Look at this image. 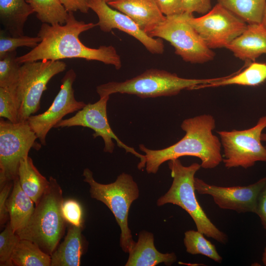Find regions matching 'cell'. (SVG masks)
<instances>
[{
    "label": "cell",
    "mask_w": 266,
    "mask_h": 266,
    "mask_svg": "<svg viewBox=\"0 0 266 266\" xmlns=\"http://www.w3.org/2000/svg\"><path fill=\"white\" fill-rule=\"evenodd\" d=\"M98 26L97 23H86L76 19L73 12H68L64 25H51L42 23L37 33L41 42L30 52L17 57L21 65L40 60L58 61L65 59L79 58L97 61L114 66H122V61L116 49L112 45H101L92 48L83 44L79 35Z\"/></svg>",
    "instance_id": "1"
},
{
    "label": "cell",
    "mask_w": 266,
    "mask_h": 266,
    "mask_svg": "<svg viewBox=\"0 0 266 266\" xmlns=\"http://www.w3.org/2000/svg\"><path fill=\"white\" fill-rule=\"evenodd\" d=\"M215 120L210 114H202L184 120L181 128L185 132L183 138L166 148L153 150L139 145L145 153V168L149 174H155L160 166L170 160L189 156L199 158L201 167L212 169L223 161L221 142L213 133Z\"/></svg>",
    "instance_id": "2"
},
{
    "label": "cell",
    "mask_w": 266,
    "mask_h": 266,
    "mask_svg": "<svg viewBox=\"0 0 266 266\" xmlns=\"http://www.w3.org/2000/svg\"><path fill=\"white\" fill-rule=\"evenodd\" d=\"M63 201L61 186L55 178L50 176L49 185L35 204L27 224L15 233L20 239L33 242L51 256L64 234Z\"/></svg>",
    "instance_id": "3"
},
{
    "label": "cell",
    "mask_w": 266,
    "mask_h": 266,
    "mask_svg": "<svg viewBox=\"0 0 266 266\" xmlns=\"http://www.w3.org/2000/svg\"><path fill=\"white\" fill-rule=\"evenodd\" d=\"M168 162L173 178L172 184L168 191L158 199L157 205L172 203L180 206L190 215L198 231L220 243L226 244L227 235L209 219L196 196L195 175L201 167L200 164L194 163L184 166L178 159Z\"/></svg>",
    "instance_id": "4"
},
{
    "label": "cell",
    "mask_w": 266,
    "mask_h": 266,
    "mask_svg": "<svg viewBox=\"0 0 266 266\" xmlns=\"http://www.w3.org/2000/svg\"><path fill=\"white\" fill-rule=\"evenodd\" d=\"M224 77L184 78L165 70L150 68L124 81H111L100 85L97 87L96 91L100 98L116 93L134 95L143 99L170 97L178 94L183 90H195L198 85L210 83Z\"/></svg>",
    "instance_id": "5"
},
{
    "label": "cell",
    "mask_w": 266,
    "mask_h": 266,
    "mask_svg": "<svg viewBox=\"0 0 266 266\" xmlns=\"http://www.w3.org/2000/svg\"><path fill=\"white\" fill-rule=\"evenodd\" d=\"M83 176L84 181L90 185L91 197L105 204L113 214L121 230L120 247L129 253L135 243L128 226V216L132 203L139 197L137 183L130 174L125 172L107 184L97 182L89 168L84 169Z\"/></svg>",
    "instance_id": "6"
},
{
    "label": "cell",
    "mask_w": 266,
    "mask_h": 266,
    "mask_svg": "<svg viewBox=\"0 0 266 266\" xmlns=\"http://www.w3.org/2000/svg\"><path fill=\"white\" fill-rule=\"evenodd\" d=\"M189 14L184 12L166 16L164 21L147 34L169 42L174 47L175 54L185 62L203 64L213 60L214 52L205 44L189 23Z\"/></svg>",
    "instance_id": "7"
},
{
    "label": "cell",
    "mask_w": 266,
    "mask_h": 266,
    "mask_svg": "<svg viewBox=\"0 0 266 266\" xmlns=\"http://www.w3.org/2000/svg\"><path fill=\"white\" fill-rule=\"evenodd\" d=\"M35 133L27 121L16 123L0 118V185L13 182L18 177L20 161L28 156L32 148L39 150Z\"/></svg>",
    "instance_id": "8"
},
{
    "label": "cell",
    "mask_w": 266,
    "mask_h": 266,
    "mask_svg": "<svg viewBox=\"0 0 266 266\" xmlns=\"http://www.w3.org/2000/svg\"><path fill=\"white\" fill-rule=\"evenodd\" d=\"M66 68V64L61 60H40L21 65L16 88L21 102L19 122L27 121L39 110L41 98L48 83Z\"/></svg>",
    "instance_id": "9"
},
{
    "label": "cell",
    "mask_w": 266,
    "mask_h": 266,
    "mask_svg": "<svg viewBox=\"0 0 266 266\" xmlns=\"http://www.w3.org/2000/svg\"><path fill=\"white\" fill-rule=\"evenodd\" d=\"M266 128L265 116L248 129L218 131L224 150L222 162L225 166L246 169L257 162H266V148L261 143V135Z\"/></svg>",
    "instance_id": "10"
},
{
    "label": "cell",
    "mask_w": 266,
    "mask_h": 266,
    "mask_svg": "<svg viewBox=\"0 0 266 266\" xmlns=\"http://www.w3.org/2000/svg\"><path fill=\"white\" fill-rule=\"evenodd\" d=\"M188 20L211 49L226 48L247 26L244 21L218 3L200 17L189 14Z\"/></svg>",
    "instance_id": "11"
},
{
    "label": "cell",
    "mask_w": 266,
    "mask_h": 266,
    "mask_svg": "<svg viewBox=\"0 0 266 266\" xmlns=\"http://www.w3.org/2000/svg\"><path fill=\"white\" fill-rule=\"evenodd\" d=\"M109 97L106 96L101 97L94 103L86 104L72 117L62 119L55 128L74 126L89 128L94 131L93 134L94 138L100 136L103 139L104 144L103 151L106 153H113L115 147L113 140H115L118 146L123 148L126 153H130L140 159L137 167L141 170L145 167V155L139 154L133 148L123 143L114 133L110 126L107 115V103Z\"/></svg>",
    "instance_id": "12"
},
{
    "label": "cell",
    "mask_w": 266,
    "mask_h": 266,
    "mask_svg": "<svg viewBox=\"0 0 266 266\" xmlns=\"http://www.w3.org/2000/svg\"><path fill=\"white\" fill-rule=\"evenodd\" d=\"M76 78L74 69L67 70L61 80L60 91L49 108L41 114L31 116L27 120L41 145H46L47 133L64 116L78 111L86 104L75 98L73 84Z\"/></svg>",
    "instance_id": "13"
},
{
    "label": "cell",
    "mask_w": 266,
    "mask_h": 266,
    "mask_svg": "<svg viewBox=\"0 0 266 266\" xmlns=\"http://www.w3.org/2000/svg\"><path fill=\"white\" fill-rule=\"evenodd\" d=\"M266 181V176L247 186H218L195 178L196 191L201 195L212 197L214 202L223 209L233 210L238 213H255L258 196Z\"/></svg>",
    "instance_id": "14"
},
{
    "label": "cell",
    "mask_w": 266,
    "mask_h": 266,
    "mask_svg": "<svg viewBox=\"0 0 266 266\" xmlns=\"http://www.w3.org/2000/svg\"><path fill=\"white\" fill-rule=\"evenodd\" d=\"M89 8L97 15L100 30L109 32L116 29L133 36L153 54H162L165 51L163 39L149 36L126 14L114 9L104 0H89Z\"/></svg>",
    "instance_id": "15"
},
{
    "label": "cell",
    "mask_w": 266,
    "mask_h": 266,
    "mask_svg": "<svg viewBox=\"0 0 266 266\" xmlns=\"http://www.w3.org/2000/svg\"><path fill=\"white\" fill-rule=\"evenodd\" d=\"M107 4L131 18L147 34L166 18L155 0H113Z\"/></svg>",
    "instance_id": "16"
},
{
    "label": "cell",
    "mask_w": 266,
    "mask_h": 266,
    "mask_svg": "<svg viewBox=\"0 0 266 266\" xmlns=\"http://www.w3.org/2000/svg\"><path fill=\"white\" fill-rule=\"evenodd\" d=\"M226 48L246 63L255 62L266 54V28L261 23L248 24L245 31Z\"/></svg>",
    "instance_id": "17"
},
{
    "label": "cell",
    "mask_w": 266,
    "mask_h": 266,
    "mask_svg": "<svg viewBox=\"0 0 266 266\" xmlns=\"http://www.w3.org/2000/svg\"><path fill=\"white\" fill-rule=\"evenodd\" d=\"M126 266H154L161 263L171 266L177 260L174 252L162 253L154 245L153 234L142 231L137 241L130 251Z\"/></svg>",
    "instance_id": "18"
},
{
    "label": "cell",
    "mask_w": 266,
    "mask_h": 266,
    "mask_svg": "<svg viewBox=\"0 0 266 266\" xmlns=\"http://www.w3.org/2000/svg\"><path fill=\"white\" fill-rule=\"evenodd\" d=\"M34 203L22 190L18 177L13 181V189L6 203L9 222L15 232L27 224L34 212Z\"/></svg>",
    "instance_id": "19"
},
{
    "label": "cell",
    "mask_w": 266,
    "mask_h": 266,
    "mask_svg": "<svg viewBox=\"0 0 266 266\" xmlns=\"http://www.w3.org/2000/svg\"><path fill=\"white\" fill-rule=\"evenodd\" d=\"M82 227L70 225L64 240L51 256V266H79L83 253Z\"/></svg>",
    "instance_id": "20"
},
{
    "label": "cell",
    "mask_w": 266,
    "mask_h": 266,
    "mask_svg": "<svg viewBox=\"0 0 266 266\" xmlns=\"http://www.w3.org/2000/svg\"><path fill=\"white\" fill-rule=\"evenodd\" d=\"M241 70L242 68L220 80L198 85L195 90L231 85L256 86L266 81V63L250 62L246 68Z\"/></svg>",
    "instance_id": "21"
},
{
    "label": "cell",
    "mask_w": 266,
    "mask_h": 266,
    "mask_svg": "<svg viewBox=\"0 0 266 266\" xmlns=\"http://www.w3.org/2000/svg\"><path fill=\"white\" fill-rule=\"evenodd\" d=\"M18 176L22 190L36 204L48 187L49 180L39 172L29 156L20 161Z\"/></svg>",
    "instance_id": "22"
},
{
    "label": "cell",
    "mask_w": 266,
    "mask_h": 266,
    "mask_svg": "<svg viewBox=\"0 0 266 266\" xmlns=\"http://www.w3.org/2000/svg\"><path fill=\"white\" fill-rule=\"evenodd\" d=\"M11 262L18 266H50L51 258L33 242L21 239L12 253Z\"/></svg>",
    "instance_id": "23"
},
{
    "label": "cell",
    "mask_w": 266,
    "mask_h": 266,
    "mask_svg": "<svg viewBox=\"0 0 266 266\" xmlns=\"http://www.w3.org/2000/svg\"><path fill=\"white\" fill-rule=\"evenodd\" d=\"M218 3L248 24H260L266 0H217Z\"/></svg>",
    "instance_id": "24"
},
{
    "label": "cell",
    "mask_w": 266,
    "mask_h": 266,
    "mask_svg": "<svg viewBox=\"0 0 266 266\" xmlns=\"http://www.w3.org/2000/svg\"><path fill=\"white\" fill-rule=\"evenodd\" d=\"M42 23L51 25L65 24L68 12L60 0H26Z\"/></svg>",
    "instance_id": "25"
},
{
    "label": "cell",
    "mask_w": 266,
    "mask_h": 266,
    "mask_svg": "<svg viewBox=\"0 0 266 266\" xmlns=\"http://www.w3.org/2000/svg\"><path fill=\"white\" fill-rule=\"evenodd\" d=\"M199 231L189 230L184 233V244L187 252L192 255L201 254L215 262L221 263L222 257L215 246Z\"/></svg>",
    "instance_id": "26"
},
{
    "label": "cell",
    "mask_w": 266,
    "mask_h": 266,
    "mask_svg": "<svg viewBox=\"0 0 266 266\" xmlns=\"http://www.w3.org/2000/svg\"><path fill=\"white\" fill-rule=\"evenodd\" d=\"M17 52H9L0 58V87L17 86L21 66L17 61Z\"/></svg>",
    "instance_id": "27"
},
{
    "label": "cell",
    "mask_w": 266,
    "mask_h": 266,
    "mask_svg": "<svg viewBox=\"0 0 266 266\" xmlns=\"http://www.w3.org/2000/svg\"><path fill=\"white\" fill-rule=\"evenodd\" d=\"M16 88L0 87V117L13 123L19 122L21 104Z\"/></svg>",
    "instance_id": "28"
},
{
    "label": "cell",
    "mask_w": 266,
    "mask_h": 266,
    "mask_svg": "<svg viewBox=\"0 0 266 266\" xmlns=\"http://www.w3.org/2000/svg\"><path fill=\"white\" fill-rule=\"evenodd\" d=\"M41 42L38 36L27 35L13 36L4 30L0 31V58L8 52L15 51L19 47L35 48Z\"/></svg>",
    "instance_id": "29"
},
{
    "label": "cell",
    "mask_w": 266,
    "mask_h": 266,
    "mask_svg": "<svg viewBox=\"0 0 266 266\" xmlns=\"http://www.w3.org/2000/svg\"><path fill=\"white\" fill-rule=\"evenodd\" d=\"M20 239L9 222L0 234V266H13L11 262V256Z\"/></svg>",
    "instance_id": "30"
},
{
    "label": "cell",
    "mask_w": 266,
    "mask_h": 266,
    "mask_svg": "<svg viewBox=\"0 0 266 266\" xmlns=\"http://www.w3.org/2000/svg\"><path fill=\"white\" fill-rule=\"evenodd\" d=\"M62 212L66 222L71 225L82 226V209L77 201L73 199L64 200L62 205Z\"/></svg>",
    "instance_id": "31"
},
{
    "label": "cell",
    "mask_w": 266,
    "mask_h": 266,
    "mask_svg": "<svg viewBox=\"0 0 266 266\" xmlns=\"http://www.w3.org/2000/svg\"><path fill=\"white\" fill-rule=\"evenodd\" d=\"M183 12L205 14L211 7V0H182Z\"/></svg>",
    "instance_id": "32"
},
{
    "label": "cell",
    "mask_w": 266,
    "mask_h": 266,
    "mask_svg": "<svg viewBox=\"0 0 266 266\" xmlns=\"http://www.w3.org/2000/svg\"><path fill=\"white\" fill-rule=\"evenodd\" d=\"M162 13L166 16L183 12L182 0H155Z\"/></svg>",
    "instance_id": "33"
},
{
    "label": "cell",
    "mask_w": 266,
    "mask_h": 266,
    "mask_svg": "<svg viewBox=\"0 0 266 266\" xmlns=\"http://www.w3.org/2000/svg\"><path fill=\"white\" fill-rule=\"evenodd\" d=\"M255 214L259 216L266 231V181L257 197Z\"/></svg>",
    "instance_id": "34"
},
{
    "label": "cell",
    "mask_w": 266,
    "mask_h": 266,
    "mask_svg": "<svg viewBox=\"0 0 266 266\" xmlns=\"http://www.w3.org/2000/svg\"><path fill=\"white\" fill-rule=\"evenodd\" d=\"M12 182H8L0 188V225L3 224L8 214L6 203L9 192L12 186Z\"/></svg>",
    "instance_id": "35"
},
{
    "label": "cell",
    "mask_w": 266,
    "mask_h": 266,
    "mask_svg": "<svg viewBox=\"0 0 266 266\" xmlns=\"http://www.w3.org/2000/svg\"><path fill=\"white\" fill-rule=\"evenodd\" d=\"M89 0H60L68 12L77 11L87 13L90 9Z\"/></svg>",
    "instance_id": "36"
},
{
    "label": "cell",
    "mask_w": 266,
    "mask_h": 266,
    "mask_svg": "<svg viewBox=\"0 0 266 266\" xmlns=\"http://www.w3.org/2000/svg\"><path fill=\"white\" fill-rule=\"evenodd\" d=\"M261 24L265 28H266V7L264 11Z\"/></svg>",
    "instance_id": "37"
},
{
    "label": "cell",
    "mask_w": 266,
    "mask_h": 266,
    "mask_svg": "<svg viewBox=\"0 0 266 266\" xmlns=\"http://www.w3.org/2000/svg\"><path fill=\"white\" fill-rule=\"evenodd\" d=\"M262 260L264 265L266 266V246L263 253Z\"/></svg>",
    "instance_id": "38"
},
{
    "label": "cell",
    "mask_w": 266,
    "mask_h": 266,
    "mask_svg": "<svg viewBox=\"0 0 266 266\" xmlns=\"http://www.w3.org/2000/svg\"><path fill=\"white\" fill-rule=\"evenodd\" d=\"M261 140L262 141H264L266 142V145L265 146V147H266V133H263L261 135Z\"/></svg>",
    "instance_id": "39"
},
{
    "label": "cell",
    "mask_w": 266,
    "mask_h": 266,
    "mask_svg": "<svg viewBox=\"0 0 266 266\" xmlns=\"http://www.w3.org/2000/svg\"><path fill=\"white\" fill-rule=\"evenodd\" d=\"M104 0L107 3V2H108L110 1H112V0Z\"/></svg>",
    "instance_id": "40"
}]
</instances>
